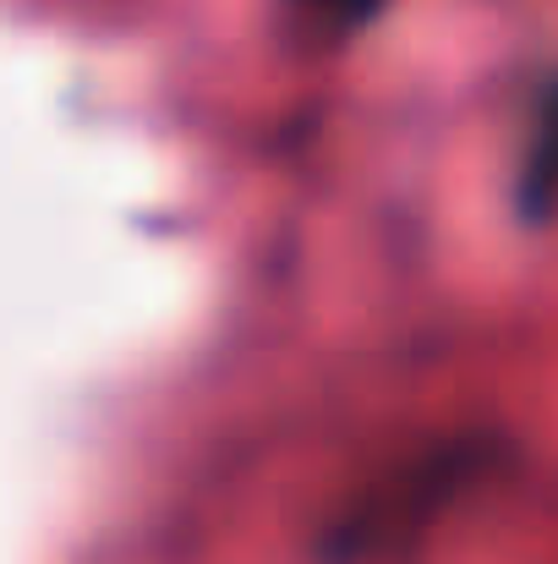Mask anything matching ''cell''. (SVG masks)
Listing matches in <instances>:
<instances>
[{"mask_svg":"<svg viewBox=\"0 0 558 564\" xmlns=\"http://www.w3.org/2000/svg\"><path fill=\"white\" fill-rule=\"evenodd\" d=\"M515 208L526 225H548L558 208V72L543 83L526 121V149L515 165Z\"/></svg>","mask_w":558,"mask_h":564,"instance_id":"cell-2","label":"cell"},{"mask_svg":"<svg viewBox=\"0 0 558 564\" xmlns=\"http://www.w3.org/2000/svg\"><path fill=\"white\" fill-rule=\"evenodd\" d=\"M493 444H482V438H460V444H438V449H427L422 460H411L389 488H378L372 499L357 505V516L335 532V549L340 554H362V549H378V543H389V538H405V532H416L438 505H449L471 477H482L488 466H493Z\"/></svg>","mask_w":558,"mask_h":564,"instance_id":"cell-1","label":"cell"},{"mask_svg":"<svg viewBox=\"0 0 558 564\" xmlns=\"http://www.w3.org/2000/svg\"><path fill=\"white\" fill-rule=\"evenodd\" d=\"M302 6H313V11H324L335 22H372L383 11V0H302Z\"/></svg>","mask_w":558,"mask_h":564,"instance_id":"cell-3","label":"cell"}]
</instances>
